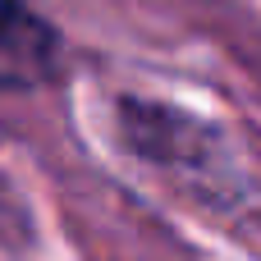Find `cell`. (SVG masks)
<instances>
[{
  "label": "cell",
  "instance_id": "cell-1",
  "mask_svg": "<svg viewBox=\"0 0 261 261\" xmlns=\"http://www.w3.org/2000/svg\"><path fill=\"white\" fill-rule=\"evenodd\" d=\"M55 28L18 0H0V87H37L55 64Z\"/></svg>",
  "mask_w": 261,
  "mask_h": 261
}]
</instances>
